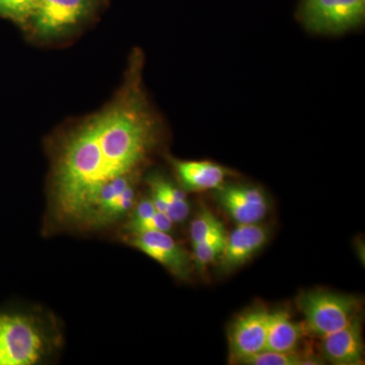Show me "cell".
Here are the masks:
<instances>
[{"label": "cell", "instance_id": "obj_11", "mask_svg": "<svg viewBox=\"0 0 365 365\" xmlns=\"http://www.w3.org/2000/svg\"><path fill=\"white\" fill-rule=\"evenodd\" d=\"M299 324L295 323L287 311L269 312L266 350L277 352L295 351L304 335Z\"/></svg>", "mask_w": 365, "mask_h": 365}, {"label": "cell", "instance_id": "obj_8", "mask_svg": "<svg viewBox=\"0 0 365 365\" xmlns=\"http://www.w3.org/2000/svg\"><path fill=\"white\" fill-rule=\"evenodd\" d=\"M270 230L259 223L237 225L227 235L225 248L220 259L222 272H230L248 262L267 242Z\"/></svg>", "mask_w": 365, "mask_h": 365}, {"label": "cell", "instance_id": "obj_17", "mask_svg": "<svg viewBox=\"0 0 365 365\" xmlns=\"http://www.w3.org/2000/svg\"><path fill=\"white\" fill-rule=\"evenodd\" d=\"M173 225H174V222L170 220L169 216L165 215V213L157 211L155 215L146 218L143 222L126 225V228L130 234L148 232H170Z\"/></svg>", "mask_w": 365, "mask_h": 365}, {"label": "cell", "instance_id": "obj_19", "mask_svg": "<svg viewBox=\"0 0 365 365\" xmlns=\"http://www.w3.org/2000/svg\"><path fill=\"white\" fill-rule=\"evenodd\" d=\"M93 1H96V0H93Z\"/></svg>", "mask_w": 365, "mask_h": 365}, {"label": "cell", "instance_id": "obj_5", "mask_svg": "<svg viewBox=\"0 0 365 365\" xmlns=\"http://www.w3.org/2000/svg\"><path fill=\"white\" fill-rule=\"evenodd\" d=\"M130 235L129 242L132 247L157 261L180 279H189L194 266L193 259L169 232H148Z\"/></svg>", "mask_w": 365, "mask_h": 365}, {"label": "cell", "instance_id": "obj_6", "mask_svg": "<svg viewBox=\"0 0 365 365\" xmlns=\"http://www.w3.org/2000/svg\"><path fill=\"white\" fill-rule=\"evenodd\" d=\"M269 312L255 307L240 314L230 326L228 341L235 361L265 350Z\"/></svg>", "mask_w": 365, "mask_h": 365}, {"label": "cell", "instance_id": "obj_9", "mask_svg": "<svg viewBox=\"0 0 365 365\" xmlns=\"http://www.w3.org/2000/svg\"><path fill=\"white\" fill-rule=\"evenodd\" d=\"M323 352L329 361L337 365L361 364L364 360L361 321L359 317L344 328L323 337Z\"/></svg>", "mask_w": 365, "mask_h": 365}, {"label": "cell", "instance_id": "obj_4", "mask_svg": "<svg viewBox=\"0 0 365 365\" xmlns=\"http://www.w3.org/2000/svg\"><path fill=\"white\" fill-rule=\"evenodd\" d=\"M93 0H37L32 21L41 37H57L78 26L93 9Z\"/></svg>", "mask_w": 365, "mask_h": 365}, {"label": "cell", "instance_id": "obj_13", "mask_svg": "<svg viewBox=\"0 0 365 365\" xmlns=\"http://www.w3.org/2000/svg\"><path fill=\"white\" fill-rule=\"evenodd\" d=\"M222 235H227L222 222L208 208L201 209L190 227L192 245L200 244Z\"/></svg>", "mask_w": 365, "mask_h": 365}, {"label": "cell", "instance_id": "obj_14", "mask_svg": "<svg viewBox=\"0 0 365 365\" xmlns=\"http://www.w3.org/2000/svg\"><path fill=\"white\" fill-rule=\"evenodd\" d=\"M239 364L248 365H300L314 364L299 353L277 352L272 350H263L251 356L245 357Z\"/></svg>", "mask_w": 365, "mask_h": 365}, {"label": "cell", "instance_id": "obj_7", "mask_svg": "<svg viewBox=\"0 0 365 365\" xmlns=\"http://www.w3.org/2000/svg\"><path fill=\"white\" fill-rule=\"evenodd\" d=\"M216 190L218 203L237 225L259 223L267 215V198L263 191L257 187L222 185Z\"/></svg>", "mask_w": 365, "mask_h": 365}, {"label": "cell", "instance_id": "obj_16", "mask_svg": "<svg viewBox=\"0 0 365 365\" xmlns=\"http://www.w3.org/2000/svg\"><path fill=\"white\" fill-rule=\"evenodd\" d=\"M37 0H0V16L16 23L31 21Z\"/></svg>", "mask_w": 365, "mask_h": 365}, {"label": "cell", "instance_id": "obj_10", "mask_svg": "<svg viewBox=\"0 0 365 365\" xmlns=\"http://www.w3.org/2000/svg\"><path fill=\"white\" fill-rule=\"evenodd\" d=\"M175 168L182 186L190 191L218 189L227 176L225 168L207 160L176 162Z\"/></svg>", "mask_w": 365, "mask_h": 365}, {"label": "cell", "instance_id": "obj_12", "mask_svg": "<svg viewBox=\"0 0 365 365\" xmlns=\"http://www.w3.org/2000/svg\"><path fill=\"white\" fill-rule=\"evenodd\" d=\"M150 199L158 211L165 213L174 223L188 217L190 205L184 191L158 177L150 180Z\"/></svg>", "mask_w": 365, "mask_h": 365}, {"label": "cell", "instance_id": "obj_18", "mask_svg": "<svg viewBox=\"0 0 365 365\" xmlns=\"http://www.w3.org/2000/svg\"><path fill=\"white\" fill-rule=\"evenodd\" d=\"M157 211L150 198L144 199V200L137 204L135 208H134L130 220H129L127 225L143 222V220H146V218L150 217L151 215H155Z\"/></svg>", "mask_w": 365, "mask_h": 365}, {"label": "cell", "instance_id": "obj_15", "mask_svg": "<svg viewBox=\"0 0 365 365\" xmlns=\"http://www.w3.org/2000/svg\"><path fill=\"white\" fill-rule=\"evenodd\" d=\"M225 239L227 235H217L200 244L192 245L194 266L198 270H205L209 264L218 260L225 248Z\"/></svg>", "mask_w": 365, "mask_h": 365}, {"label": "cell", "instance_id": "obj_1", "mask_svg": "<svg viewBox=\"0 0 365 365\" xmlns=\"http://www.w3.org/2000/svg\"><path fill=\"white\" fill-rule=\"evenodd\" d=\"M49 342L37 319L0 314V365H33L47 353Z\"/></svg>", "mask_w": 365, "mask_h": 365}, {"label": "cell", "instance_id": "obj_2", "mask_svg": "<svg viewBox=\"0 0 365 365\" xmlns=\"http://www.w3.org/2000/svg\"><path fill=\"white\" fill-rule=\"evenodd\" d=\"M307 327L321 337L347 326L356 317V300L323 290L302 292L297 299Z\"/></svg>", "mask_w": 365, "mask_h": 365}, {"label": "cell", "instance_id": "obj_3", "mask_svg": "<svg viewBox=\"0 0 365 365\" xmlns=\"http://www.w3.org/2000/svg\"><path fill=\"white\" fill-rule=\"evenodd\" d=\"M297 16L311 32L343 33L364 21L365 0H302Z\"/></svg>", "mask_w": 365, "mask_h": 365}]
</instances>
